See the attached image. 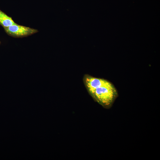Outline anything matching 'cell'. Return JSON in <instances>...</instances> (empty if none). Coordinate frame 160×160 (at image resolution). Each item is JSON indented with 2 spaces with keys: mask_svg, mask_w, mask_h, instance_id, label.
Here are the masks:
<instances>
[{
  "mask_svg": "<svg viewBox=\"0 0 160 160\" xmlns=\"http://www.w3.org/2000/svg\"></svg>",
  "mask_w": 160,
  "mask_h": 160,
  "instance_id": "cell-5",
  "label": "cell"
},
{
  "mask_svg": "<svg viewBox=\"0 0 160 160\" xmlns=\"http://www.w3.org/2000/svg\"><path fill=\"white\" fill-rule=\"evenodd\" d=\"M89 94L95 101L107 109L111 107L118 95L116 89L108 81L96 87Z\"/></svg>",
  "mask_w": 160,
  "mask_h": 160,
  "instance_id": "cell-1",
  "label": "cell"
},
{
  "mask_svg": "<svg viewBox=\"0 0 160 160\" xmlns=\"http://www.w3.org/2000/svg\"><path fill=\"white\" fill-rule=\"evenodd\" d=\"M83 81L89 94L97 87L108 81L104 79L94 77L88 74L84 76Z\"/></svg>",
  "mask_w": 160,
  "mask_h": 160,
  "instance_id": "cell-3",
  "label": "cell"
},
{
  "mask_svg": "<svg viewBox=\"0 0 160 160\" xmlns=\"http://www.w3.org/2000/svg\"><path fill=\"white\" fill-rule=\"evenodd\" d=\"M16 24L11 17L0 9V25L4 28Z\"/></svg>",
  "mask_w": 160,
  "mask_h": 160,
  "instance_id": "cell-4",
  "label": "cell"
},
{
  "mask_svg": "<svg viewBox=\"0 0 160 160\" xmlns=\"http://www.w3.org/2000/svg\"><path fill=\"white\" fill-rule=\"evenodd\" d=\"M6 32L15 37H23L28 36L38 32L36 29L17 24L4 28Z\"/></svg>",
  "mask_w": 160,
  "mask_h": 160,
  "instance_id": "cell-2",
  "label": "cell"
}]
</instances>
